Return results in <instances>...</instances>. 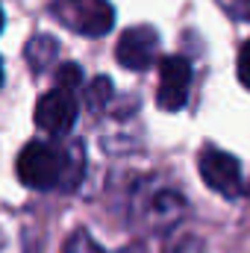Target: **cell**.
<instances>
[{"label": "cell", "instance_id": "cell-1", "mask_svg": "<svg viewBox=\"0 0 250 253\" xmlns=\"http://www.w3.org/2000/svg\"><path fill=\"white\" fill-rule=\"evenodd\" d=\"M83 168H85V159H80V153L77 156L65 153L62 147L47 141H30L18 156V180L36 191L65 186L77 180Z\"/></svg>", "mask_w": 250, "mask_h": 253}, {"label": "cell", "instance_id": "cell-2", "mask_svg": "<svg viewBox=\"0 0 250 253\" xmlns=\"http://www.w3.org/2000/svg\"><path fill=\"white\" fill-rule=\"evenodd\" d=\"M50 12L77 36L100 39L115 24V9L109 0H56Z\"/></svg>", "mask_w": 250, "mask_h": 253}, {"label": "cell", "instance_id": "cell-3", "mask_svg": "<svg viewBox=\"0 0 250 253\" xmlns=\"http://www.w3.org/2000/svg\"><path fill=\"white\" fill-rule=\"evenodd\" d=\"M197 171L212 191H218L224 197L242 194V168L233 153H224L218 147H203L197 156Z\"/></svg>", "mask_w": 250, "mask_h": 253}, {"label": "cell", "instance_id": "cell-4", "mask_svg": "<svg viewBox=\"0 0 250 253\" xmlns=\"http://www.w3.org/2000/svg\"><path fill=\"white\" fill-rule=\"evenodd\" d=\"M77 115H80V103H77L74 91H65V88L47 91L36 103V112H33L36 126L44 129L47 135H68L77 124Z\"/></svg>", "mask_w": 250, "mask_h": 253}, {"label": "cell", "instance_id": "cell-5", "mask_svg": "<svg viewBox=\"0 0 250 253\" xmlns=\"http://www.w3.org/2000/svg\"><path fill=\"white\" fill-rule=\"evenodd\" d=\"M156 56H159V33L147 24L129 27L118 39L115 59L126 71H147V68H153Z\"/></svg>", "mask_w": 250, "mask_h": 253}, {"label": "cell", "instance_id": "cell-6", "mask_svg": "<svg viewBox=\"0 0 250 253\" xmlns=\"http://www.w3.org/2000/svg\"><path fill=\"white\" fill-rule=\"evenodd\" d=\"M191 88V65L186 56H165L159 62V91L156 103L165 112H180Z\"/></svg>", "mask_w": 250, "mask_h": 253}, {"label": "cell", "instance_id": "cell-7", "mask_svg": "<svg viewBox=\"0 0 250 253\" xmlns=\"http://www.w3.org/2000/svg\"><path fill=\"white\" fill-rule=\"evenodd\" d=\"M56 53H59V44H56L53 36H36V39H30V44L24 50V56H27V62H30L33 71L50 68L56 62Z\"/></svg>", "mask_w": 250, "mask_h": 253}, {"label": "cell", "instance_id": "cell-8", "mask_svg": "<svg viewBox=\"0 0 250 253\" xmlns=\"http://www.w3.org/2000/svg\"><path fill=\"white\" fill-rule=\"evenodd\" d=\"M88 109H106V103L112 100V80L109 77H94L91 85L83 91Z\"/></svg>", "mask_w": 250, "mask_h": 253}, {"label": "cell", "instance_id": "cell-9", "mask_svg": "<svg viewBox=\"0 0 250 253\" xmlns=\"http://www.w3.org/2000/svg\"><path fill=\"white\" fill-rule=\"evenodd\" d=\"M83 85V68L77 62H65L59 65L56 71V88H65V91H77Z\"/></svg>", "mask_w": 250, "mask_h": 253}, {"label": "cell", "instance_id": "cell-10", "mask_svg": "<svg viewBox=\"0 0 250 253\" xmlns=\"http://www.w3.org/2000/svg\"><path fill=\"white\" fill-rule=\"evenodd\" d=\"M65 253H103L97 245H94V239L88 236V233H74L71 239H68V245H65Z\"/></svg>", "mask_w": 250, "mask_h": 253}, {"label": "cell", "instance_id": "cell-11", "mask_svg": "<svg viewBox=\"0 0 250 253\" xmlns=\"http://www.w3.org/2000/svg\"><path fill=\"white\" fill-rule=\"evenodd\" d=\"M165 253H203V242L194 239V236H183V239H177L174 245H168Z\"/></svg>", "mask_w": 250, "mask_h": 253}, {"label": "cell", "instance_id": "cell-12", "mask_svg": "<svg viewBox=\"0 0 250 253\" xmlns=\"http://www.w3.org/2000/svg\"><path fill=\"white\" fill-rule=\"evenodd\" d=\"M236 68H239V80H242V85H248L250 88V39L242 44V50H239V62H236Z\"/></svg>", "mask_w": 250, "mask_h": 253}, {"label": "cell", "instance_id": "cell-13", "mask_svg": "<svg viewBox=\"0 0 250 253\" xmlns=\"http://www.w3.org/2000/svg\"><path fill=\"white\" fill-rule=\"evenodd\" d=\"M0 30H3V9H0Z\"/></svg>", "mask_w": 250, "mask_h": 253}, {"label": "cell", "instance_id": "cell-14", "mask_svg": "<svg viewBox=\"0 0 250 253\" xmlns=\"http://www.w3.org/2000/svg\"><path fill=\"white\" fill-rule=\"evenodd\" d=\"M0 85H3V68H0Z\"/></svg>", "mask_w": 250, "mask_h": 253}]
</instances>
